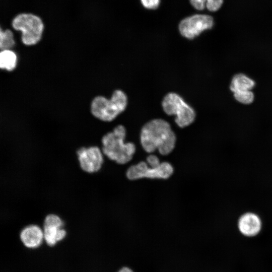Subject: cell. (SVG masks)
<instances>
[{"label":"cell","mask_w":272,"mask_h":272,"mask_svg":"<svg viewBox=\"0 0 272 272\" xmlns=\"http://www.w3.org/2000/svg\"><path fill=\"white\" fill-rule=\"evenodd\" d=\"M140 142L147 153L152 154L157 150L161 155H167L175 148L176 136L167 121L154 119L142 127Z\"/></svg>","instance_id":"6da1fadb"},{"label":"cell","mask_w":272,"mask_h":272,"mask_svg":"<svg viewBox=\"0 0 272 272\" xmlns=\"http://www.w3.org/2000/svg\"><path fill=\"white\" fill-rule=\"evenodd\" d=\"M64 221L57 214L50 213L46 215L43 221L44 240L49 246H54L63 240L66 235Z\"/></svg>","instance_id":"9c48e42d"},{"label":"cell","mask_w":272,"mask_h":272,"mask_svg":"<svg viewBox=\"0 0 272 272\" xmlns=\"http://www.w3.org/2000/svg\"><path fill=\"white\" fill-rule=\"evenodd\" d=\"M238 228L242 235L247 237H253L261 231L262 222L257 214L252 212H247L239 218Z\"/></svg>","instance_id":"30bf717a"},{"label":"cell","mask_w":272,"mask_h":272,"mask_svg":"<svg viewBox=\"0 0 272 272\" xmlns=\"http://www.w3.org/2000/svg\"><path fill=\"white\" fill-rule=\"evenodd\" d=\"M143 6L148 9H155L159 6L160 0H141Z\"/></svg>","instance_id":"e0dca14e"},{"label":"cell","mask_w":272,"mask_h":272,"mask_svg":"<svg viewBox=\"0 0 272 272\" xmlns=\"http://www.w3.org/2000/svg\"><path fill=\"white\" fill-rule=\"evenodd\" d=\"M127 102L126 94L122 90H116L110 99L103 96L95 97L90 103V112L99 120L110 122L125 110Z\"/></svg>","instance_id":"3957f363"},{"label":"cell","mask_w":272,"mask_h":272,"mask_svg":"<svg viewBox=\"0 0 272 272\" xmlns=\"http://www.w3.org/2000/svg\"><path fill=\"white\" fill-rule=\"evenodd\" d=\"M162 106L165 113L175 115V122L180 127L187 126L193 122L196 113L183 98L174 92L167 93L162 101Z\"/></svg>","instance_id":"5b68a950"},{"label":"cell","mask_w":272,"mask_h":272,"mask_svg":"<svg viewBox=\"0 0 272 272\" xmlns=\"http://www.w3.org/2000/svg\"><path fill=\"white\" fill-rule=\"evenodd\" d=\"M125 127L119 124L111 131L104 134L101 139V149L107 158L119 164H124L132 158L135 151V145L125 143Z\"/></svg>","instance_id":"7a4b0ae2"},{"label":"cell","mask_w":272,"mask_h":272,"mask_svg":"<svg viewBox=\"0 0 272 272\" xmlns=\"http://www.w3.org/2000/svg\"><path fill=\"white\" fill-rule=\"evenodd\" d=\"M13 28L21 32V40L26 46L39 43L42 37L44 25L41 19L31 13H21L12 20Z\"/></svg>","instance_id":"277c9868"},{"label":"cell","mask_w":272,"mask_h":272,"mask_svg":"<svg viewBox=\"0 0 272 272\" xmlns=\"http://www.w3.org/2000/svg\"><path fill=\"white\" fill-rule=\"evenodd\" d=\"M255 85V82L243 74H238L234 76L230 85L232 92L251 90Z\"/></svg>","instance_id":"7c38bea8"},{"label":"cell","mask_w":272,"mask_h":272,"mask_svg":"<svg viewBox=\"0 0 272 272\" xmlns=\"http://www.w3.org/2000/svg\"><path fill=\"white\" fill-rule=\"evenodd\" d=\"M80 169L88 174L100 171L105 162L104 155L100 147H81L76 152Z\"/></svg>","instance_id":"52a82bcc"},{"label":"cell","mask_w":272,"mask_h":272,"mask_svg":"<svg viewBox=\"0 0 272 272\" xmlns=\"http://www.w3.org/2000/svg\"><path fill=\"white\" fill-rule=\"evenodd\" d=\"M233 95L238 102L243 104H250L254 99V94L251 90L235 92Z\"/></svg>","instance_id":"2e32d148"},{"label":"cell","mask_w":272,"mask_h":272,"mask_svg":"<svg viewBox=\"0 0 272 272\" xmlns=\"http://www.w3.org/2000/svg\"><path fill=\"white\" fill-rule=\"evenodd\" d=\"M20 238L24 246L29 248L39 247L44 239L43 229L37 224H30L20 231Z\"/></svg>","instance_id":"8fae6325"},{"label":"cell","mask_w":272,"mask_h":272,"mask_svg":"<svg viewBox=\"0 0 272 272\" xmlns=\"http://www.w3.org/2000/svg\"><path fill=\"white\" fill-rule=\"evenodd\" d=\"M223 1V0H190V3L196 10H202L207 8L208 10L215 12L220 8Z\"/></svg>","instance_id":"5bb4252c"},{"label":"cell","mask_w":272,"mask_h":272,"mask_svg":"<svg viewBox=\"0 0 272 272\" xmlns=\"http://www.w3.org/2000/svg\"><path fill=\"white\" fill-rule=\"evenodd\" d=\"M146 160L149 166L152 167H157L161 163L158 157L153 154L149 155L147 157Z\"/></svg>","instance_id":"ac0fdd59"},{"label":"cell","mask_w":272,"mask_h":272,"mask_svg":"<svg viewBox=\"0 0 272 272\" xmlns=\"http://www.w3.org/2000/svg\"><path fill=\"white\" fill-rule=\"evenodd\" d=\"M214 25L213 18L207 15L196 14L186 17L178 25L180 34L184 37L192 39L203 31L211 29Z\"/></svg>","instance_id":"ba28073f"},{"label":"cell","mask_w":272,"mask_h":272,"mask_svg":"<svg viewBox=\"0 0 272 272\" xmlns=\"http://www.w3.org/2000/svg\"><path fill=\"white\" fill-rule=\"evenodd\" d=\"M174 169L169 162H161L157 167H152L147 162L141 161L130 166L127 170L126 176L131 180L143 178L163 179L169 178L173 173Z\"/></svg>","instance_id":"8992f818"},{"label":"cell","mask_w":272,"mask_h":272,"mask_svg":"<svg viewBox=\"0 0 272 272\" xmlns=\"http://www.w3.org/2000/svg\"><path fill=\"white\" fill-rule=\"evenodd\" d=\"M117 272H133V271L130 268L125 266L120 268Z\"/></svg>","instance_id":"d6986e66"},{"label":"cell","mask_w":272,"mask_h":272,"mask_svg":"<svg viewBox=\"0 0 272 272\" xmlns=\"http://www.w3.org/2000/svg\"><path fill=\"white\" fill-rule=\"evenodd\" d=\"M16 45L12 31L8 29L3 30L0 29V49L1 50L11 49Z\"/></svg>","instance_id":"9a60e30c"},{"label":"cell","mask_w":272,"mask_h":272,"mask_svg":"<svg viewBox=\"0 0 272 272\" xmlns=\"http://www.w3.org/2000/svg\"><path fill=\"white\" fill-rule=\"evenodd\" d=\"M17 56L12 49L3 50L0 52V68L9 72L14 70L17 64Z\"/></svg>","instance_id":"4fadbf2b"}]
</instances>
